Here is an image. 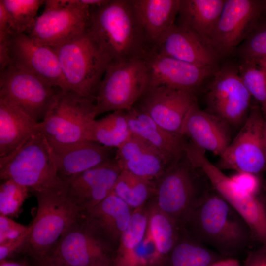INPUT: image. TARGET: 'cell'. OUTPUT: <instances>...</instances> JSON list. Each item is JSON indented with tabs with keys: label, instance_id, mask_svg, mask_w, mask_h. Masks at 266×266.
<instances>
[{
	"label": "cell",
	"instance_id": "ac0fdd59",
	"mask_svg": "<svg viewBox=\"0 0 266 266\" xmlns=\"http://www.w3.org/2000/svg\"><path fill=\"white\" fill-rule=\"evenodd\" d=\"M121 171L114 158L110 159L66 181L65 193L84 213L111 193Z\"/></svg>",
	"mask_w": 266,
	"mask_h": 266
},
{
	"label": "cell",
	"instance_id": "7402d4cb",
	"mask_svg": "<svg viewBox=\"0 0 266 266\" xmlns=\"http://www.w3.org/2000/svg\"><path fill=\"white\" fill-rule=\"evenodd\" d=\"M154 52L200 66H215L219 57L195 33L175 23L156 46Z\"/></svg>",
	"mask_w": 266,
	"mask_h": 266
},
{
	"label": "cell",
	"instance_id": "603a6c76",
	"mask_svg": "<svg viewBox=\"0 0 266 266\" xmlns=\"http://www.w3.org/2000/svg\"><path fill=\"white\" fill-rule=\"evenodd\" d=\"M125 111L132 134L158 150L171 165L180 162L185 156L187 143L184 136L162 128L135 105Z\"/></svg>",
	"mask_w": 266,
	"mask_h": 266
},
{
	"label": "cell",
	"instance_id": "4dcf8cb0",
	"mask_svg": "<svg viewBox=\"0 0 266 266\" xmlns=\"http://www.w3.org/2000/svg\"><path fill=\"white\" fill-rule=\"evenodd\" d=\"M225 258L198 241L178 240L164 266H209Z\"/></svg>",
	"mask_w": 266,
	"mask_h": 266
},
{
	"label": "cell",
	"instance_id": "7dc6e473",
	"mask_svg": "<svg viewBox=\"0 0 266 266\" xmlns=\"http://www.w3.org/2000/svg\"><path fill=\"white\" fill-rule=\"evenodd\" d=\"M264 149L265 154L266 162V118L265 117V123L264 130Z\"/></svg>",
	"mask_w": 266,
	"mask_h": 266
},
{
	"label": "cell",
	"instance_id": "b9f144b4",
	"mask_svg": "<svg viewBox=\"0 0 266 266\" xmlns=\"http://www.w3.org/2000/svg\"><path fill=\"white\" fill-rule=\"evenodd\" d=\"M209 266H241L239 262L232 257L221 259Z\"/></svg>",
	"mask_w": 266,
	"mask_h": 266
},
{
	"label": "cell",
	"instance_id": "d4e9b609",
	"mask_svg": "<svg viewBox=\"0 0 266 266\" xmlns=\"http://www.w3.org/2000/svg\"><path fill=\"white\" fill-rule=\"evenodd\" d=\"M39 123L13 103L0 98V159L20 148L39 130Z\"/></svg>",
	"mask_w": 266,
	"mask_h": 266
},
{
	"label": "cell",
	"instance_id": "60d3db41",
	"mask_svg": "<svg viewBox=\"0 0 266 266\" xmlns=\"http://www.w3.org/2000/svg\"><path fill=\"white\" fill-rule=\"evenodd\" d=\"M266 262V243L251 252L246 260L245 266H263Z\"/></svg>",
	"mask_w": 266,
	"mask_h": 266
},
{
	"label": "cell",
	"instance_id": "5b68a950",
	"mask_svg": "<svg viewBox=\"0 0 266 266\" xmlns=\"http://www.w3.org/2000/svg\"><path fill=\"white\" fill-rule=\"evenodd\" d=\"M37 201L36 215L24 252L35 262L45 259L80 215L65 190L33 192Z\"/></svg>",
	"mask_w": 266,
	"mask_h": 266
},
{
	"label": "cell",
	"instance_id": "c3c4849f",
	"mask_svg": "<svg viewBox=\"0 0 266 266\" xmlns=\"http://www.w3.org/2000/svg\"><path fill=\"white\" fill-rule=\"evenodd\" d=\"M263 266H266V262L263 265Z\"/></svg>",
	"mask_w": 266,
	"mask_h": 266
},
{
	"label": "cell",
	"instance_id": "2e32d148",
	"mask_svg": "<svg viewBox=\"0 0 266 266\" xmlns=\"http://www.w3.org/2000/svg\"><path fill=\"white\" fill-rule=\"evenodd\" d=\"M8 49L9 65L32 73L54 87L68 90L51 47L38 44L23 33L11 35Z\"/></svg>",
	"mask_w": 266,
	"mask_h": 266
},
{
	"label": "cell",
	"instance_id": "9a60e30c",
	"mask_svg": "<svg viewBox=\"0 0 266 266\" xmlns=\"http://www.w3.org/2000/svg\"><path fill=\"white\" fill-rule=\"evenodd\" d=\"M180 161L170 166L157 180L154 194L156 205L178 224L185 222L204 193H198L191 169L193 166L188 161V165Z\"/></svg>",
	"mask_w": 266,
	"mask_h": 266
},
{
	"label": "cell",
	"instance_id": "8d00e7d4",
	"mask_svg": "<svg viewBox=\"0 0 266 266\" xmlns=\"http://www.w3.org/2000/svg\"><path fill=\"white\" fill-rule=\"evenodd\" d=\"M242 60L257 63L266 58V20L262 19L238 48Z\"/></svg>",
	"mask_w": 266,
	"mask_h": 266
},
{
	"label": "cell",
	"instance_id": "5bb4252c",
	"mask_svg": "<svg viewBox=\"0 0 266 266\" xmlns=\"http://www.w3.org/2000/svg\"><path fill=\"white\" fill-rule=\"evenodd\" d=\"M262 19L259 0H225L211 40L217 55H228L241 44Z\"/></svg>",
	"mask_w": 266,
	"mask_h": 266
},
{
	"label": "cell",
	"instance_id": "1f68e13d",
	"mask_svg": "<svg viewBox=\"0 0 266 266\" xmlns=\"http://www.w3.org/2000/svg\"><path fill=\"white\" fill-rule=\"evenodd\" d=\"M156 184L125 170H122L112 189L113 193L133 210L142 207L155 194Z\"/></svg>",
	"mask_w": 266,
	"mask_h": 266
},
{
	"label": "cell",
	"instance_id": "d6986e66",
	"mask_svg": "<svg viewBox=\"0 0 266 266\" xmlns=\"http://www.w3.org/2000/svg\"><path fill=\"white\" fill-rule=\"evenodd\" d=\"M146 61L148 87L163 86L194 94L217 69L216 66H198L155 52Z\"/></svg>",
	"mask_w": 266,
	"mask_h": 266
},
{
	"label": "cell",
	"instance_id": "ee69618b",
	"mask_svg": "<svg viewBox=\"0 0 266 266\" xmlns=\"http://www.w3.org/2000/svg\"><path fill=\"white\" fill-rule=\"evenodd\" d=\"M36 263L38 266H65L47 259Z\"/></svg>",
	"mask_w": 266,
	"mask_h": 266
},
{
	"label": "cell",
	"instance_id": "83f0119b",
	"mask_svg": "<svg viewBox=\"0 0 266 266\" xmlns=\"http://www.w3.org/2000/svg\"><path fill=\"white\" fill-rule=\"evenodd\" d=\"M225 1L181 0L177 24L191 30L211 46V40Z\"/></svg>",
	"mask_w": 266,
	"mask_h": 266
},
{
	"label": "cell",
	"instance_id": "8992f818",
	"mask_svg": "<svg viewBox=\"0 0 266 266\" xmlns=\"http://www.w3.org/2000/svg\"><path fill=\"white\" fill-rule=\"evenodd\" d=\"M55 52L68 90L95 100L110 62L85 32L62 45Z\"/></svg>",
	"mask_w": 266,
	"mask_h": 266
},
{
	"label": "cell",
	"instance_id": "f546056e",
	"mask_svg": "<svg viewBox=\"0 0 266 266\" xmlns=\"http://www.w3.org/2000/svg\"><path fill=\"white\" fill-rule=\"evenodd\" d=\"M147 230L158 251L167 259L178 239V224L171 217L153 205L148 211Z\"/></svg>",
	"mask_w": 266,
	"mask_h": 266
},
{
	"label": "cell",
	"instance_id": "7c38bea8",
	"mask_svg": "<svg viewBox=\"0 0 266 266\" xmlns=\"http://www.w3.org/2000/svg\"><path fill=\"white\" fill-rule=\"evenodd\" d=\"M60 89L12 65L0 71V98L37 122L43 120Z\"/></svg>",
	"mask_w": 266,
	"mask_h": 266
},
{
	"label": "cell",
	"instance_id": "3957f363",
	"mask_svg": "<svg viewBox=\"0 0 266 266\" xmlns=\"http://www.w3.org/2000/svg\"><path fill=\"white\" fill-rule=\"evenodd\" d=\"M0 178L13 180L33 193L64 190L53 149L39 130L11 155L0 159Z\"/></svg>",
	"mask_w": 266,
	"mask_h": 266
},
{
	"label": "cell",
	"instance_id": "52a82bcc",
	"mask_svg": "<svg viewBox=\"0 0 266 266\" xmlns=\"http://www.w3.org/2000/svg\"><path fill=\"white\" fill-rule=\"evenodd\" d=\"M190 164L206 176L212 187L242 218L249 227L252 239L261 244L266 243V203L257 195L243 191L231 178L212 164L205 151L194 145L186 150Z\"/></svg>",
	"mask_w": 266,
	"mask_h": 266
},
{
	"label": "cell",
	"instance_id": "484cf974",
	"mask_svg": "<svg viewBox=\"0 0 266 266\" xmlns=\"http://www.w3.org/2000/svg\"><path fill=\"white\" fill-rule=\"evenodd\" d=\"M132 213L131 208L124 200L111 193L95 206L80 214L111 242L119 240L128 226Z\"/></svg>",
	"mask_w": 266,
	"mask_h": 266
},
{
	"label": "cell",
	"instance_id": "e0dca14e",
	"mask_svg": "<svg viewBox=\"0 0 266 266\" xmlns=\"http://www.w3.org/2000/svg\"><path fill=\"white\" fill-rule=\"evenodd\" d=\"M196 101L194 93L160 86L148 87L134 105L162 128L182 135L186 115Z\"/></svg>",
	"mask_w": 266,
	"mask_h": 266
},
{
	"label": "cell",
	"instance_id": "30bf717a",
	"mask_svg": "<svg viewBox=\"0 0 266 266\" xmlns=\"http://www.w3.org/2000/svg\"><path fill=\"white\" fill-rule=\"evenodd\" d=\"M44 4L42 13L26 31L36 43L57 46L86 32L91 11L77 0H48Z\"/></svg>",
	"mask_w": 266,
	"mask_h": 266
},
{
	"label": "cell",
	"instance_id": "f6af8a7d",
	"mask_svg": "<svg viewBox=\"0 0 266 266\" xmlns=\"http://www.w3.org/2000/svg\"><path fill=\"white\" fill-rule=\"evenodd\" d=\"M257 64L260 68L266 72V58L258 61L257 62Z\"/></svg>",
	"mask_w": 266,
	"mask_h": 266
},
{
	"label": "cell",
	"instance_id": "681fc988",
	"mask_svg": "<svg viewBox=\"0 0 266 266\" xmlns=\"http://www.w3.org/2000/svg\"></svg>",
	"mask_w": 266,
	"mask_h": 266
},
{
	"label": "cell",
	"instance_id": "f1b7e54d",
	"mask_svg": "<svg viewBox=\"0 0 266 266\" xmlns=\"http://www.w3.org/2000/svg\"><path fill=\"white\" fill-rule=\"evenodd\" d=\"M132 135L126 111L119 110L93 121L90 130L89 141L117 149Z\"/></svg>",
	"mask_w": 266,
	"mask_h": 266
},
{
	"label": "cell",
	"instance_id": "7bdbcfd3",
	"mask_svg": "<svg viewBox=\"0 0 266 266\" xmlns=\"http://www.w3.org/2000/svg\"><path fill=\"white\" fill-rule=\"evenodd\" d=\"M0 266H32L25 261L5 259L0 261ZM35 266H38L36 264Z\"/></svg>",
	"mask_w": 266,
	"mask_h": 266
},
{
	"label": "cell",
	"instance_id": "ba28073f",
	"mask_svg": "<svg viewBox=\"0 0 266 266\" xmlns=\"http://www.w3.org/2000/svg\"><path fill=\"white\" fill-rule=\"evenodd\" d=\"M149 79L145 60L133 59L110 64L96 95V115L130 109L147 89Z\"/></svg>",
	"mask_w": 266,
	"mask_h": 266
},
{
	"label": "cell",
	"instance_id": "74e56055",
	"mask_svg": "<svg viewBox=\"0 0 266 266\" xmlns=\"http://www.w3.org/2000/svg\"><path fill=\"white\" fill-rule=\"evenodd\" d=\"M29 228L13 220L10 217L0 214V244L16 238Z\"/></svg>",
	"mask_w": 266,
	"mask_h": 266
},
{
	"label": "cell",
	"instance_id": "4fadbf2b",
	"mask_svg": "<svg viewBox=\"0 0 266 266\" xmlns=\"http://www.w3.org/2000/svg\"><path fill=\"white\" fill-rule=\"evenodd\" d=\"M251 96L238 69L226 66L216 69L206 93L210 113L229 125H242L251 107Z\"/></svg>",
	"mask_w": 266,
	"mask_h": 266
},
{
	"label": "cell",
	"instance_id": "bcb514c9",
	"mask_svg": "<svg viewBox=\"0 0 266 266\" xmlns=\"http://www.w3.org/2000/svg\"><path fill=\"white\" fill-rule=\"evenodd\" d=\"M262 19L266 20V0H262Z\"/></svg>",
	"mask_w": 266,
	"mask_h": 266
},
{
	"label": "cell",
	"instance_id": "f907efd6",
	"mask_svg": "<svg viewBox=\"0 0 266 266\" xmlns=\"http://www.w3.org/2000/svg\"></svg>",
	"mask_w": 266,
	"mask_h": 266
},
{
	"label": "cell",
	"instance_id": "9c48e42d",
	"mask_svg": "<svg viewBox=\"0 0 266 266\" xmlns=\"http://www.w3.org/2000/svg\"><path fill=\"white\" fill-rule=\"evenodd\" d=\"M115 255L110 242L80 214L43 260L65 266H112Z\"/></svg>",
	"mask_w": 266,
	"mask_h": 266
},
{
	"label": "cell",
	"instance_id": "ab89813d",
	"mask_svg": "<svg viewBox=\"0 0 266 266\" xmlns=\"http://www.w3.org/2000/svg\"><path fill=\"white\" fill-rule=\"evenodd\" d=\"M231 178L245 192L250 194L257 195L260 189V181L257 175L240 172L233 175Z\"/></svg>",
	"mask_w": 266,
	"mask_h": 266
},
{
	"label": "cell",
	"instance_id": "e575fe53",
	"mask_svg": "<svg viewBox=\"0 0 266 266\" xmlns=\"http://www.w3.org/2000/svg\"><path fill=\"white\" fill-rule=\"evenodd\" d=\"M237 69L245 87L266 117V72L255 62L245 60H242Z\"/></svg>",
	"mask_w": 266,
	"mask_h": 266
},
{
	"label": "cell",
	"instance_id": "277c9868",
	"mask_svg": "<svg viewBox=\"0 0 266 266\" xmlns=\"http://www.w3.org/2000/svg\"><path fill=\"white\" fill-rule=\"evenodd\" d=\"M96 116L95 100L60 89L39 130L52 149L66 147L89 141Z\"/></svg>",
	"mask_w": 266,
	"mask_h": 266
},
{
	"label": "cell",
	"instance_id": "4316f807",
	"mask_svg": "<svg viewBox=\"0 0 266 266\" xmlns=\"http://www.w3.org/2000/svg\"><path fill=\"white\" fill-rule=\"evenodd\" d=\"M146 37L155 48L175 24L181 0H133Z\"/></svg>",
	"mask_w": 266,
	"mask_h": 266
},
{
	"label": "cell",
	"instance_id": "d590c367",
	"mask_svg": "<svg viewBox=\"0 0 266 266\" xmlns=\"http://www.w3.org/2000/svg\"><path fill=\"white\" fill-rule=\"evenodd\" d=\"M30 190L11 179L2 180L0 185V214L17 216Z\"/></svg>",
	"mask_w": 266,
	"mask_h": 266
},
{
	"label": "cell",
	"instance_id": "6da1fadb",
	"mask_svg": "<svg viewBox=\"0 0 266 266\" xmlns=\"http://www.w3.org/2000/svg\"><path fill=\"white\" fill-rule=\"evenodd\" d=\"M86 33L112 63L146 60L154 52L133 0H108L90 12Z\"/></svg>",
	"mask_w": 266,
	"mask_h": 266
},
{
	"label": "cell",
	"instance_id": "8fae6325",
	"mask_svg": "<svg viewBox=\"0 0 266 266\" xmlns=\"http://www.w3.org/2000/svg\"><path fill=\"white\" fill-rule=\"evenodd\" d=\"M265 117L259 104L252 105L241 129L220 156L217 166L257 175L266 169L264 130Z\"/></svg>",
	"mask_w": 266,
	"mask_h": 266
},
{
	"label": "cell",
	"instance_id": "836d02e7",
	"mask_svg": "<svg viewBox=\"0 0 266 266\" xmlns=\"http://www.w3.org/2000/svg\"><path fill=\"white\" fill-rule=\"evenodd\" d=\"M8 14L13 34L26 32L34 19L43 0H2Z\"/></svg>",
	"mask_w": 266,
	"mask_h": 266
},
{
	"label": "cell",
	"instance_id": "44dd1931",
	"mask_svg": "<svg viewBox=\"0 0 266 266\" xmlns=\"http://www.w3.org/2000/svg\"><path fill=\"white\" fill-rule=\"evenodd\" d=\"M114 159L121 170L153 182L173 166L158 150L133 134L117 149Z\"/></svg>",
	"mask_w": 266,
	"mask_h": 266
},
{
	"label": "cell",
	"instance_id": "ffe728a7",
	"mask_svg": "<svg viewBox=\"0 0 266 266\" xmlns=\"http://www.w3.org/2000/svg\"><path fill=\"white\" fill-rule=\"evenodd\" d=\"M229 126L216 115L201 110L196 101L186 115L181 135L196 147L220 157L231 142Z\"/></svg>",
	"mask_w": 266,
	"mask_h": 266
},
{
	"label": "cell",
	"instance_id": "7a4b0ae2",
	"mask_svg": "<svg viewBox=\"0 0 266 266\" xmlns=\"http://www.w3.org/2000/svg\"><path fill=\"white\" fill-rule=\"evenodd\" d=\"M185 222L192 227L197 241L213 247L225 258L252 239L245 221L213 188L200 198Z\"/></svg>",
	"mask_w": 266,
	"mask_h": 266
},
{
	"label": "cell",
	"instance_id": "cb8c5ba5",
	"mask_svg": "<svg viewBox=\"0 0 266 266\" xmlns=\"http://www.w3.org/2000/svg\"><path fill=\"white\" fill-rule=\"evenodd\" d=\"M57 175L64 183L111 158V148L94 141H85L72 146L52 149Z\"/></svg>",
	"mask_w": 266,
	"mask_h": 266
},
{
	"label": "cell",
	"instance_id": "f35d334b",
	"mask_svg": "<svg viewBox=\"0 0 266 266\" xmlns=\"http://www.w3.org/2000/svg\"><path fill=\"white\" fill-rule=\"evenodd\" d=\"M31 231H27L16 238L0 244V261L9 259L20 252H24Z\"/></svg>",
	"mask_w": 266,
	"mask_h": 266
},
{
	"label": "cell",
	"instance_id": "d6a6232c",
	"mask_svg": "<svg viewBox=\"0 0 266 266\" xmlns=\"http://www.w3.org/2000/svg\"><path fill=\"white\" fill-rule=\"evenodd\" d=\"M148 224V211L143 206L132 211L128 226L119 239L113 261L125 257L140 244L145 237Z\"/></svg>",
	"mask_w": 266,
	"mask_h": 266
}]
</instances>
